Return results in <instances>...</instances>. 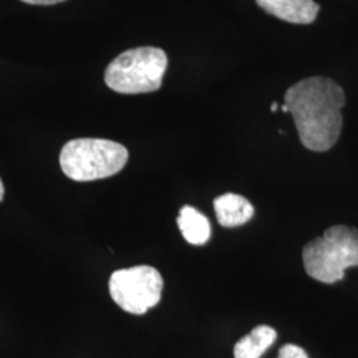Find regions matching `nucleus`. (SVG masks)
Listing matches in <instances>:
<instances>
[{
	"label": "nucleus",
	"mask_w": 358,
	"mask_h": 358,
	"mask_svg": "<svg viewBox=\"0 0 358 358\" xmlns=\"http://www.w3.org/2000/svg\"><path fill=\"white\" fill-rule=\"evenodd\" d=\"M284 103L294 117L301 143L312 152L334 146L343 129V88L328 77H308L285 92Z\"/></svg>",
	"instance_id": "f257e3e1"
},
{
	"label": "nucleus",
	"mask_w": 358,
	"mask_h": 358,
	"mask_svg": "<svg viewBox=\"0 0 358 358\" xmlns=\"http://www.w3.org/2000/svg\"><path fill=\"white\" fill-rule=\"evenodd\" d=\"M303 262L306 272L317 282L343 280L345 269L358 267V230L343 224L329 227L304 247Z\"/></svg>",
	"instance_id": "f03ea898"
},
{
	"label": "nucleus",
	"mask_w": 358,
	"mask_h": 358,
	"mask_svg": "<svg viewBox=\"0 0 358 358\" xmlns=\"http://www.w3.org/2000/svg\"><path fill=\"white\" fill-rule=\"evenodd\" d=\"M128 149L118 142L77 138L63 146L60 166L68 178L90 182L118 174L128 164Z\"/></svg>",
	"instance_id": "7ed1b4c3"
},
{
	"label": "nucleus",
	"mask_w": 358,
	"mask_h": 358,
	"mask_svg": "<svg viewBox=\"0 0 358 358\" xmlns=\"http://www.w3.org/2000/svg\"><path fill=\"white\" fill-rule=\"evenodd\" d=\"M166 68V53L159 48L129 50L108 65L105 84L122 94L150 93L161 88Z\"/></svg>",
	"instance_id": "20e7f679"
},
{
	"label": "nucleus",
	"mask_w": 358,
	"mask_h": 358,
	"mask_svg": "<svg viewBox=\"0 0 358 358\" xmlns=\"http://www.w3.org/2000/svg\"><path fill=\"white\" fill-rule=\"evenodd\" d=\"M164 279L150 266L118 269L109 279V292L115 304L131 315H143L161 301Z\"/></svg>",
	"instance_id": "39448f33"
},
{
	"label": "nucleus",
	"mask_w": 358,
	"mask_h": 358,
	"mask_svg": "<svg viewBox=\"0 0 358 358\" xmlns=\"http://www.w3.org/2000/svg\"><path fill=\"white\" fill-rule=\"evenodd\" d=\"M266 13L294 24H310L315 22L320 6L313 0H256Z\"/></svg>",
	"instance_id": "423d86ee"
},
{
	"label": "nucleus",
	"mask_w": 358,
	"mask_h": 358,
	"mask_svg": "<svg viewBox=\"0 0 358 358\" xmlns=\"http://www.w3.org/2000/svg\"><path fill=\"white\" fill-rule=\"evenodd\" d=\"M217 222L223 227H238L245 224L254 217L255 210L242 195L227 192L214 201Z\"/></svg>",
	"instance_id": "0eeeda50"
},
{
	"label": "nucleus",
	"mask_w": 358,
	"mask_h": 358,
	"mask_svg": "<svg viewBox=\"0 0 358 358\" xmlns=\"http://www.w3.org/2000/svg\"><path fill=\"white\" fill-rule=\"evenodd\" d=\"M179 231L187 243L202 245L211 236V226L208 219L192 206H183L177 217Z\"/></svg>",
	"instance_id": "6e6552de"
},
{
	"label": "nucleus",
	"mask_w": 358,
	"mask_h": 358,
	"mask_svg": "<svg viewBox=\"0 0 358 358\" xmlns=\"http://www.w3.org/2000/svg\"><path fill=\"white\" fill-rule=\"evenodd\" d=\"M278 333L268 325H259L234 346L235 358H260L275 343Z\"/></svg>",
	"instance_id": "1a4fd4ad"
},
{
	"label": "nucleus",
	"mask_w": 358,
	"mask_h": 358,
	"mask_svg": "<svg viewBox=\"0 0 358 358\" xmlns=\"http://www.w3.org/2000/svg\"><path fill=\"white\" fill-rule=\"evenodd\" d=\"M278 358H309L307 352L300 348V346L294 345V344H287L282 346L279 350V357Z\"/></svg>",
	"instance_id": "9d476101"
},
{
	"label": "nucleus",
	"mask_w": 358,
	"mask_h": 358,
	"mask_svg": "<svg viewBox=\"0 0 358 358\" xmlns=\"http://www.w3.org/2000/svg\"><path fill=\"white\" fill-rule=\"evenodd\" d=\"M28 4H40V6H50V4H57L65 0H22Z\"/></svg>",
	"instance_id": "9b49d317"
},
{
	"label": "nucleus",
	"mask_w": 358,
	"mask_h": 358,
	"mask_svg": "<svg viewBox=\"0 0 358 358\" xmlns=\"http://www.w3.org/2000/svg\"><path fill=\"white\" fill-rule=\"evenodd\" d=\"M3 198H4V185H3V182L0 179V202L3 201Z\"/></svg>",
	"instance_id": "f8f14e48"
},
{
	"label": "nucleus",
	"mask_w": 358,
	"mask_h": 358,
	"mask_svg": "<svg viewBox=\"0 0 358 358\" xmlns=\"http://www.w3.org/2000/svg\"><path fill=\"white\" fill-rule=\"evenodd\" d=\"M279 109H280V106H279V103H271V112H276V110H279Z\"/></svg>",
	"instance_id": "ddd939ff"
},
{
	"label": "nucleus",
	"mask_w": 358,
	"mask_h": 358,
	"mask_svg": "<svg viewBox=\"0 0 358 358\" xmlns=\"http://www.w3.org/2000/svg\"><path fill=\"white\" fill-rule=\"evenodd\" d=\"M280 109H282V112H284V113L288 112V106H287L285 103H282V106H280Z\"/></svg>",
	"instance_id": "4468645a"
}]
</instances>
